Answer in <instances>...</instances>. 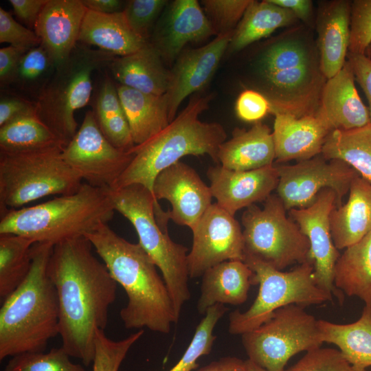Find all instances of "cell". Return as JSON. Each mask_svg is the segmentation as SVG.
<instances>
[{
  "mask_svg": "<svg viewBox=\"0 0 371 371\" xmlns=\"http://www.w3.org/2000/svg\"><path fill=\"white\" fill-rule=\"evenodd\" d=\"M93 249L85 237L58 243L47 269L58 300L62 347L87 366L93 363L96 331L104 330L117 290V282Z\"/></svg>",
  "mask_w": 371,
  "mask_h": 371,
  "instance_id": "obj_1",
  "label": "cell"
},
{
  "mask_svg": "<svg viewBox=\"0 0 371 371\" xmlns=\"http://www.w3.org/2000/svg\"><path fill=\"white\" fill-rule=\"evenodd\" d=\"M85 238L126 293L127 304L120 312L124 327L169 333L178 322L172 302L157 267L141 245L120 236L108 223Z\"/></svg>",
  "mask_w": 371,
  "mask_h": 371,
  "instance_id": "obj_2",
  "label": "cell"
},
{
  "mask_svg": "<svg viewBox=\"0 0 371 371\" xmlns=\"http://www.w3.org/2000/svg\"><path fill=\"white\" fill-rule=\"evenodd\" d=\"M53 245L36 243L32 265L25 280L3 301L0 309V360L25 352H45L59 335L56 291L47 274Z\"/></svg>",
  "mask_w": 371,
  "mask_h": 371,
  "instance_id": "obj_3",
  "label": "cell"
},
{
  "mask_svg": "<svg viewBox=\"0 0 371 371\" xmlns=\"http://www.w3.org/2000/svg\"><path fill=\"white\" fill-rule=\"evenodd\" d=\"M211 99V95L193 97L166 128L144 143L135 145L131 150L130 164L111 190L140 184L153 192L157 175L186 155H207L217 163L218 150L226 139V132L219 123L205 122L199 118Z\"/></svg>",
  "mask_w": 371,
  "mask_h": 371,
  "instance_id": "obj_4",
  "label": "cell"
},
{
  "mask_svg": "<svg viewBox=\"0 0 371 371\" xmlns=\"http://www.w3.org/2000/svg\"><path fill=\"white\" fill-rule=\"evenodd\" d=\"M115 212L108 190L83 183L71 194L6 212L1 216L0 234H16L35 243L54 246L67 240L85 237L101 225L108 223Z\"/></svg>",
  "mask_w": 371,
  "mask_h": 371,
  "instance_id": "obj_5",
  "label": "cell"
},
{
  "mask_svg": "<svg viewBox=\"0 0 371 371\" xmlns=\"http://www.w3.org/2000/svg\"><path fill=\"white\" fill-rule=\"evenodd\" d=\"M271 113L302 117L317 112L324 86L319 54L306 37L286 35L271 43L258 64Z\"/></svg>",
  "mask_w": 371,
  "mask_h": 371,
  "instance_id": "obj_6",
  "label": "cell"
},
{
  "mask_svg": "<svg viewBox=\"0 0 371 371\" xmlns=\"http://www.w3.org/2000/svg\"><path fill=\"white\" fill-rule=\"evenodd\" d=\"M115 211L134 227L138 243L160 270L179 321L183 304L191 297L188 286V249L173 241L158 224L155 208L160 207L153 192L140 184L108 190Z\"/></svg>",
  "mask_w": 371,
  "mask_h": 371,
  "instance_id": "obj_7",
  "label": "cell"
},
{
  "mask_svg": "<svg viewBox=\"0 0 371 371\" xmlns=\"http://www.w3.org/2000/svg\"><path fill=\"white\" fill-rule=\"evenodd\" d=\"M115 57L78 43L35 101L36 115L66 146L77 132L75 112L91 98L93 74L109 67Z\"/></svg>",
  "mask_w": 371,
  "mask_h": 371,
  "instance_id": "obj_8",
  "label": "cell"
},
{
  "mask_svg": "<svg viewBox=\"0 0 371 371\" xmlns=\"http://www.w3.org/2000/svg\"><path fill=\"white\" fill-rule=\"evenodd\" d=\"M64 148L0 153V214L51 195L77 191L82 179L65 162Z\"/></svg>",
  "mask_w": 371,
  "mask_h": 371,
  "instance_id": "obj_9",
  "label": "cell"
},
{
  "mask_svg": "<svg viewBox=\"0 0 371 371\" xmlns=\"http://www.w3.org/2000/svg\"><path fill=\"white\" fill-rule=\"evenodd\" d=\"M243 261L253 271V285L258 293L245 311L229 314L228 331L242 335L267 322L273 313L285 306L305 307L332 301L333 295L320 289L314 274V262L308 260L290 271L278 270L257 259L244 256Z\"/></svg>",
  "mask_w": 371,
  "mask_h": 371,
  "instance_id": "obj_10",
  "label": "cell"
},
{
  "mask_svg": "<svg viewBox=\"0 0 371 371\" xmlns=\"http://www.w3.org/2000/svg\"><path fill=\"white\" fill-rule=\"evenodd\" d=\"M244 256L257 259L278 270L309 258L310 243L298 225L286 215L277 194H271L260 208L253 205L241 217Z\"/></svg>",
  "mask_w": 371,
  "mask_h": 371,
  "instance_id": "obj_11",
  "label": "cell"
},
{
  "mask_svg": "<svg viewBox=\"0 0 371 371\" xmlns=\"http://www.w3.org/2000/svg\"><path fill=\"white\" fill-rule=\"evenodd\" d=\"M241 337L248 359L267 371H284L293 356L324 343L318 319L295 304L276 310L267 322Z\"/></svg>",
  "mask_w": 371,
  "mask_h": 371,
  "instance_id": "obj_12",
  "label": "cell"
},
{
  "mask_svg": "<svg viewBox=\"0 0 371 371\" xmlns=\"http://www.w3.org/2000/svg\"><path fill=\"white\" fill-rule=\"evenodd\" d=\"M62 156L86 183L104 190L115 187L133 159L131 150L116 148L104 137L91 111L86 113Z\"/></svg>",
  "mask_w": 371,
  "mask_h": 371,
  "instance_id": "obj_13",
  "label": "cell"
},
{
  "mask_svg": "<svg viewBox=\"0 0 371 371\" xmlns=\"http://www.w3.org/2000/svg\"><path fill=\"white\" fill-rule=\"evenodd\" d=\"M279 180L277 194L286 210L311 204L323 190H333L337 207L348 193L350 184L359 175L348 164L339 159H326L322 155L294 164L276 166Z\"/></svg>",
  "mask_w": 371,
  "mask_h": 371,
  "instance_id": "obj_14",
  "label": "cell"
},
{
  "mask_svg": "<svg viewBox=\"0 0 371 371\" xmlns=\"http://www.w3.org/2000/svg\"><path fill=\"white\" fill-rule=\"evenodd\" d=\"M191 231L192 246L188 254L190 278L201 277L224 261H243V229L234 216L216 203L210 205Z\"/></svg>",
  "mask_w": 371,
  "mask_h": 371,
  "instance_id": "obj_15",
  "label": "cell"
},
{
  "mask_svg": "<svg viewBox=\"0 0 371 371\" xmlns=\"http://www.w3.org/2000/svg\"><path fill=\"white\" fill-rule=\"evenodd\" d=\"M336 207L335 192L326 188L309 205L289 210V216L308 239L309 258L314 262L317 284L342 302L343 292L334 284L335 267L341 254L334 245L330 225V214Z\"/></svg>",
  "mask_w": 371,
  "mask_h": 371,
  "instance_id": "obj_16",
  "label": "cell"
},
{
  "mask_svg": "<svg viewBox=\"0 0 371 371\" xmlns=\"http://www.w3.org/2000/svg\"><path fill=\"white\" fill-rule=\"evenodd\" d=\"M153 194L157 201L170 202L169 219L191 230L212 204L210 186L193 168L180 161L157 175Z\"/></svg>",
  "mask_w": 371,
  "mask_h": 371,
  "instance_id": "obj_17",
  "label": "cell"
},
{
  "mask_svg": "<svg viewBox=\"0 0 371 371\" xmlns=\"http://www.w3.org/2000/svg\"><path fill=\"white\" fill-rule=\"evenodd\" d=\"M234 32L218 34L207 45L188 49L178 58L170 71V85L166 93L170 122L175 118L183 100L203 89L210 81L229 47Z\"/></svg>",
  "mask_w": 371,
  "mask_h": 371,
  "instance_id": "obj_18",
  "label": "cell"
},
{
  "mask_svg": "<svg viewBox=\"0 0 371 371\" xmlns=\"http://www.w3.org/2000/svg\"><path fill=\"white\" fill-rule=\"evenodd\" d=\"M210 188L216 203L230 214L265 201L276 190L279 177L276 166L236 171L221 165L207 171Z\"/></svg>",
  "mask_w": 371,
  "mask_h": 371,
  "instance_id": "obj_19",
  "label": "cell"
},
{
  "mask_svg": "<svg viewBox=\"0 0 371 371\" xmlns=\"http://www.w3.org/2000/svg\"><path fill=\"white\" fill-rule=\"evenodd\" d=\"M87 10L82 0H48L42 10L34 31L56 67L68 58L78 43Z\"/></svg>",
  "mask_w": 371,
  "mask_h": 371,
  "instance_id": "obj_20",
  "label": "cell"
},
{
  "mask_svg": "<svg viewBox=\"0 0 371 371\" xmlns=\"http://www.w3.org/2000/svg\"><path fill=\"white\" fill-rule=\"evenodd\" d=\"M217 34L196 0L173 1L158 28L152 44L162 59L173 61L189 43Z\"/></svg>",
  "mask_w": 371,
  "mask_h": 371,
  "instance_id": "obj_21",
  "label": "cell"
},
{
  "mask_svg": "<svg viewBox=\"0 0 371 371\" xmlns=\"http://www.w3.org/2000/svg\"><path fill=\"white\" fill-rule=\"evenodd\" d=\"M273 115L276 162L300 161L321 155L332 131L317 112L300 117L284 113Z\"/></svg>",
  "mask_w": 371,
  "mask_h": 371,
  "instance_id": "obj_22",
  "label": "cell"
},
{
  "mask_svg": "<svg viewBox=\"0 0 371 371\" xmlns=\"http://www.w3.org/2000/svg\"><path fill=\"white\" fill-rule=\"evenodd\" d=\"M355 78L347 59L342 69L327 79L317 113L331 131H348L370 124L368 107L356 89Z\"/></svg>",
  "mask_w": 371,
  "mask_h": 371,
  "instance_id": "obj_23",
  "label": "cell"
},
{
  "mask_svg": "<svg viewBox=\"0 0 371 371\" xmlns=\"http://www.w3.org/2000/svg\"><path fill=\"white\" fill-rule=\"evenodd\" d=\"M351 2L335 0L325 2L319 9L316 27L317 49L320 69L326 79L344 67L350 42Z\"/></svg>",
  "mask_w": 371,
  "mask_h": 371,
  "instance_id": "obj_24",
  "label": "cell"
},
{
  "mask_svg": "<svg viewBox=\"0 0 371 371\" xmlns=\"http://www.w3.org/2000/svg\"><path fill=\"white\" fill-rule=\"evenodd\" d=\"M276 150L273 133L256 122L248 130L236 128L232 138L219 146L217 164L232 170L247 171L273 165Z\"/></svg>",
  "mask_w": 371,
  "mask_h": 371,
  "instance_id": "obj_25",
  "label": "cell"
},
{
  "mask_svg": "<svg viewBox=\"0 0 371 371\" xmlns=\"http://www.w3.org/2000/svg\"><path fill=\"white\" fill-rule=\"evenodd\" d=\"M254 272L243 260H227L208 269L202 276L196 308L205 315L215 304L240 305L246 302L253 285Z\"/></svg>",
  "mask_w": 371,
  "mask_h": 371,
  "instance_id": "obj_26",
  "label": "cell"
},
{
  "mask_svg": "<svg viewBox=\"0 0 371 371\" xmlns=\"http://www.w3.org/2000/svg\"><path fill=\"white\" fill-rule=\"evenodd\" d=\"M78 43L95 46L115 56H124L136 52L148 42L133 31L123 11L104 14L87 9Z\"/></svg>",
  "mask_w": 371,
  "mask_h": 371,
  "instance_id": "obj_27",
  "label": "cell"
},
{
  "mask_svg": "<svg viewBox=\"0 0 371 371\" xmlns=\"http://www.w3.org/2000/svg\"><path fill=\"white\" fill-rule=\"evenodd\" d=\"M162 60L157 48L148 43L135 53L115 57L109 68L119 85L160 95L166 93L170 81V71Z\"/></svg>",
  "mask_w": 371,
  "mask_h": 371,
  "instance_id": "obj_28",
  "label": "cell"
},
{
  "mask_svg": "<svg viewBox=\"0 0 371 371\" xmlns=\"http://www.w3.org/2000/svg\"><path fill=\"white\" fill-rule=\"evenodd\" d=\"M332 238L338 250L355 244L371 231V183L360 176L352 181L346 203L330 214Z\"/></svg>",
  "mask_w": 371,
  "mask_h": 371,
  "instance_id": "obj_29",
  "label": "cell"
},
{
  "mask_svg": "<svg viewBox=\"0 0 371 371\" xmlns=\"http://www.w3.org/2000/svg\"><path fill=\"white\" fill-rule=\"evenodd\" d=\"M135 145H139L170 123L166 94L153 95L117 85Z\"/></svg>",
  "mask_w": 371,
  "mask_h": 371,
  "instance_id": "obj_30",
  "label": "cell"
},
{
  "mask_svg": "<svg viewBox=\"0 0 371 371\" xmlns=\"http://www.w3.org/2000/svg\"><path fill=\"white\" fill-rule=\"evenodd\" d=\"M323 342L336 345L357 370L371 366V306L365 305L356 322L341 324L318 319Z\"/></svg>",
  "mask_w": 371,
  "mask_h": 371,
  "instance_id": "obj_31",
  "label": "cell"
},
{
  "mask_svg": "<svg viewBox=\"0 0 371 371\" xmlns=\"http://www.w3.org/2000/svg\"><path fill=\"white\" fill-rule=\"evenodd\" d=\"M335 287L371 306V231L340 254L334 271Z\"/></svg>",
  "mask_w": 371,
  "mask_h": 371,
  "instance_id": "obj_32",
  "label": "cell"
},
{
  "mask_svg": "<svg viewBox=\"0 0 371 371\" xmlns=\"http://www.w3.org/2000/svg\"><path fill=\"white\" fill-rule=\"evenodd\" d=\"M297 20L289 10L269 0H251L234 32L228 47L232 52L240 51L278 28L295 24Z\"/></svg>",
  "mask_w": 371,
  "mask_h": 371,
  "instance_id": "obj_33",
  "label": "cell"
},
{
  "mask_svg": "<svg viewBox=\"0 0 371 371\" xmlns=\"http://www.w3.org/2000/svg\"><path fill=\"white\" fill-rule=\"evenodd\" d=\"M65 144L36 113L17 117L0 126V153H16L52 148Z\"/></svg>",
  "mask_w": 371,
  "mask_h": 371,
  "instance_id": "obj_34",
  "label": "cell"
},
{
  "mask_svg": "<svg viewBox=\"0 0 371 371\" xmlns=\"http://www.w3.org/2000/svg\"><path fill=\"white\" fill-rule=\"evenodd\" d=\"M321 155L341 160L371 183V124L348 130H334L328 135Z\"/></svg>",
  "mask_w": 371,
  "mask_h": 371,
  "instance_id": "obj_35",
  "label": "cell"
},
{
  "mask_svg": "<svg viewBox=\"0 0 371 371\" xmlns=\"http://www.w3.org/2000/svg\"><path fill=\"white\" fill-rule=\"evenodd\" d=\"M93 112L100 131L114 146L130 151L135 146L117 85L108 76L98 90Z\"/></svg>",
  "mask_w": 371,
  "mask_h": 371,
  "instance_id": "obj_36",
  "label": "cell"
},
{
  "mask_svg": "<svg viewBox=\"0 0 371 371\" xmlns=\"http://www.w3.org/2000/svg\"><path fill=\"white\" fill-rule=\"evenodd\" d=\"M35 243L26 237L0 234V297L3 301L27 278L32 265Z\"/></svg>",
  "mask_w": 371,
  "mask_h": 371,
  "instance_id": "obj_37",
  "label": "cell"
},
{
  "mask_svg": "<svg viewBox=\"0 0 371 371\" xmlns=\"http://www.w3.org/2000/svg\"><path fill=\"white\" fill-rule=\"evenodd\" d=\"M56 67L52 58L39 45L27 51L22 57L12 85L21 91L37 100Z\"/></svg>",
  "mask_w": 371,
  "mask_h": 371,
  "instance_id": "obj_38",
  "label": "cell"
},
{
  "mask_svg": "<svg viewBox=\"0 0 371 371\" xmlns=\"http://www.w3.org/2000/svg\"><path fill=\"white\" fill-rule=\"evenodd\" d=\"M227 311L223 304H215L207 309L197 325L186 350L169 371H192L197 368L198 359L211 352L216 338L214 328Z\"/></svg>",
  "mask_w": 371,
  "mask_h": 371,
  "instance_id": "obj_39",
  "label": "cell"
},
{
  "mask_svg": "<svg viewBox=\"0 0 371 371\" xmlns=\"http://www.w3.org/2000/svg\"><path fill=\"white\" fill-rule=\"evenodd\" d=\"M70 357L62 346L47 352H25L12 357L4 371H86Z\"/></svg>",
  "mask_w": 371,
  "mask_h": 371,
  "instance_id": "obj_40",
  "label": "cell"
},
{
  "mask_svg": "<svg viewBox=\"0 0 371 371\" xmlns=\"http://www.w3.org/2000/svg\"><path fill=\"white\" fill-rule=\"evenodd\" d=\"M144 332V329H139L125 339L115 341L109 338L104 330H97L92 371H118L130 348Z\"/></svg>",
  "mask_w": 371,
  "mask_h": 371,
  "instance_id": "obj_41",
  "label": "cell"
},
{
  "mask_svg": "<svg viewBox=\"0 0 371 371\" xmlns=\"http://www.w3.org/2000/svg\"><path fill=\"white\" fill-rule=\"evenodd\" d=\"M251 0H204L201 3L217 35L234 32Z\"/></svg>",
  "mask_w": 371,
  "mask_h": 371,
  "instance_id": "obj_42",
  "label": "cell"
},
{
  "mask_svg": "<svg viewBox=\"0 0 371 371\" xmlns=\"http://www.w3.org/2000/svg\"><path fill=\"white\" fill-rule=\"evenodd\" d=\"M371 45V0L351 3L348 54H366Z\"/></svg>",
  "mask_w": 371,
  "mask_h": 371,
  "instance_id": "obj_43",
  "label": "cell"
},
{
  "mask_svg": "<svg viewBox=\"0 0 371 371\" xmlns=\"http://www.w3.org/2000/svg\"><path fill=\"white\" fill-rule=\"evenodd\" d=\"M284 371H360L355 369L339 350L317 348L306 352L297 363Z\"/></svg>",
  "mask_w": 371,
  "mask_h": 371,
  "instance_id": "obj_44",
  "label": "cell"
},
{
  "mask_svg": "<svg viewBox=\"0 0 371 371\" xmlns=\"http://www.w3.org/2000/svg\"><path fill=\"white\" fill-rule=\"evenodd\" d=\"M166 3L165 0H131L125 3L123 12L133 31L146 40L150 29Z\"/></svg>",
  "mask_w": 371,
  "mask_h": 371,
  "instance_id": "obj_45",
  "label": "cell"
},
{
  "mask_svg": "<svg viewBox=\"0 0 371 371\" xmlns=\"http://www.w3.org/2000/svg\"><path fill=\"white\" fill-rule=\"evenodd\" d=\"M0 43L30 50L41 44L34 31L19 23L11 14L0 8Z\"/></svg>",
  "mask_w": 371,
  "mask_h": 371,
  "instance_id": "obj_46",
  "label": "cell"
},
{
  "mask_svg": "<svg viewBox=\"0 0 371 371\" xmlns=\"http://www.w3.org/2000/svg\"><path fill=\"white\" fill-rule=\"evenodd\" d=\"M271 106L268 98L262 93L246 89L238 95L235 111L237 116L245 122H260L271 113Z\"/></svg>",
  "mask_w": 371,
  "mask_h": 371,
  "instance_id": "obj_47",
  "label": "cell"
},
{
  "mask_svg": "<svg viewBox=\"0 0 371 371\" xmlns=\"http://www.w3.org/2000/svg\"><path fill=\"white\" fill-rule=\"evenodd\" d=\"M36 113L35 102L14 94H1L0 126L23 115Z\"/></svg>",
  "mask_w": 371,
  "mask_h": 371,
  "instance_id": "obj_48",
  "label": "cell"
},
{
  "mask_svg": "<svg viewBox=\"0 0 371 371\" xmlns=\"http://www.w3.org/2000/svg\"><path fill=\"white\" fill-rule=\"evenodd\" d=\"M29 50L11 45L0 49V85L1 87L12 84L19 63Z\"/></svg>",
  "mask_w": 371,
  "mask_h": 371,
  "instance_id": "obj_49",
  "label": "cell"
},
{
  "mask_svg": "<svg viewBox=\"0 0 371 371\" xmlns=\"http://www.w3.org/2000/svg\"><path fill=\"white\" fill-rule=\"evenodd\" d=\"M355 80L358 82L368 102V111L371 123V58L366 54H348Z\"/></svg>",
  "mask_w": 371,
  "mask_h": 371,
  "instance_id": "obj_50",
  "label": "cell"
},
{
  "mask_svg": "<svg viewBox=\"0 0 371 371\" xmlns=\"http://www.w3.org/2000/svg\"><path fill=\"white\" fill-rule=\"evenodd\" d=\"M48 0H9L14 14L30 27L34 25Z\"/></svg>",
  "mask_w": 371,
  "mask_h": 371,
  "instance_id": "obj_51",
  "label": "cell"
},
{
  "mask_svg": "<svg viewBox=\"0 0 371 371\" xmlns=\"http://www.w3.org/2000/svg\"><path fill=\"white\" fill-rule=\"evenodd\" d=\"M271 3L289 10L297 19L309 23L313 14L311 0H269Z\"/></svg>",
  "mask_w": 371,
  "mask_h": 371,
  "instance_id": "obj_52",
  "label": "cell"
},
{
  "mask_svg": "<svg viewBox=\"0 0 371 371\" xmlns=\"http://www.w3.org/2000/svg\"><path fill=\"white\" fill-rule=\"evenodd\" d=\"M245 361L236 357H224L213 361L197 371H240Z\"/></svg>",
  "mask_w": 371,
  "mask_h": 371,
  "instance_id": "obj_53",
  "label": "cell"
},
{
  "mask_svg": "<svg viewBox=\"0 0 371 371\" xmlns=\"http://www.w3.org/2000/svg\"><path fill=\"white\" fill-rule=\"evenodd\" d=\"M88 9L94 12L112 14L123 11V1L120 0H82Z\"/></svg>",
  "mask_w": 371,
  "mask_h": 371,
  "instance_id": "obj_54",
  "label": "cell"
},
{
  "mask_svg": "<svg viewBox=\"0 0 371 371\" xmlns=\"http://www.w3.org/2000/svg\"><path fill=\"white\" fill-rule=\"evenodd\" d=\"M240 371H267L264 368L258 366V365L255 364L254 362L250 361L249 359H247L245 361L244 367L242 370Z\"/></svg>",
  "mask_w": 371,
  "mask_h": 371,
  "instance_id": "obj_55",
  "label": "cell"
},
{
  "mask_svg": "<svg viewBox=\"0 0 371 371\" xmlns=\"http://www.w3.org/2000/svg\"><path fill=\"white\" fill-rule=\"evenodd\" d=\"M366 55L370 58H371V45L368 47L366 52Z\"/></svg>",
  "mask_w": 371,
  "mask_h": 371,
  "instance_id": "obj_56",
  "label": "cell"
}]
</instances>
